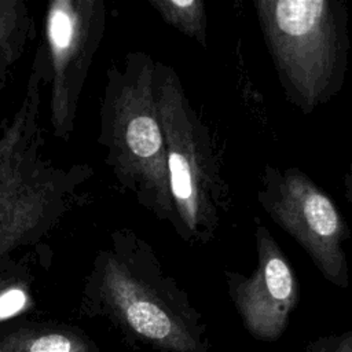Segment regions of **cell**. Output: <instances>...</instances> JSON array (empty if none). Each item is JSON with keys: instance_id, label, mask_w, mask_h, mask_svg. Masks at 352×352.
<instances>
[{"instance_id": "6da1fadb", "label": "cell", "mask_w": 352, "mask_h": 352, "mask_svg": "<svg viewBox=\"0 0 352 352\" xmlns=\"http://www.w3.org/2000/svg\"><path fill=\"white\" fill-rule=\"evenodd\" d=\"M47 85L41 43L23 95L0 126V275L23 270L25 257L89 199L94 169L88 164H59L47 150L41 125Z\"/></svg>"}, {"instance_id": "7a4b0ae2", "label": "cell", "mask_w": 352, "mask_h": 352, "mask_svg": "<svg viewBox=\"0 0 352 352\" xmlns=\"http://www.w3.org/2000/svg\"><path fill=\"white\" fill-rule=\"evenodd\" d=\"M81 311L160 352H209L206 324L153 246L128 228L110 234L85 276Z\"/></svg>"}, {"instance_id": "3957f363", "label": "cell", "mask_w": 352, "mask_h": 352, "mask_svg": "<svg viewBox=\"0 0 352 352\" xmlns=\"http://www.w3.org/2000/svg\"><path fill=\"white\" fill-rule=\"evenodd\" d=\"M154 74L155 60L143 51L128 52L121 63L107 67L98 143L118 186L176 231Z\"/></svg>"}, {"instance_id": "277c9868", "label": "cell", "mask_w": 352, "mask_h": 352, "mask_svg": "<svg viewBox=\"0 0 352 352\" xmlns=\"http://www.w3.org/2000/svg\"><path fill=\"white\" fill-rule=\"evenodd\" d=\"M254 11L289 103L308 116L342 89L348 72L344 0H254Z\"/></svg>"}, {"instance_id": "5b68a950", "label": "cell", "mask_w": 352, "mask_h": 352, "mask_svg": "<svg viewBox=\"0 0 352 352\" xmlns=\"http://www.w3.org/2000/svg\"><path fill=\"white\" fill-rule=\"evenodd\" d=\"M154 92L177 219L176 234L190 245H209L230 204L214 143L170 65L155 62Z\"/></svg>"}, {"instance_id": "8992f818", "label": "cell", "mask_w": 352, "mask_h": 352, "mask_svg": "<svg viewBox=\"0 0 352 352\" xmlns=\"http://www.w3.org/2000/svg\"><path fill=\"white\" fill-rule=\"evenodd\" d=\"M257 201L271 220L308 254L331 285L349 286L345 242L351 228L331 198L301 169L264 165Z\"/></svg>"}, {"instance_id": "52a82bcc", "label": "cell", "mask_w": 352, "mask_h": 352, "mask_svg": "<svg viewBox=\"0 0 352 352\" xmlns=\"http://www.w3.org/2000/svg\"><path fill=\"white\" fill-rule=\"evenodd\" d=\"M103 0H52L44 18L50 124L67 142L74 132L80 96L106 29Z\"/></svg>"}, {"instance_id": "ba28073f", "label": "cell", "mask_w": 352, "mask_h": 352, "mask_svg": "<svg viewBox=\"0 0 352 352\" xmlns=\"http://www.w3.org/2000/svg\"><path fill=\"white\" fill-rule=\"evenodd\" d=\"M257 264L249 275L226 270L228 296L252 337L278 340L298 301L293 267L270 230L256 219Z\"/></svg>"}, {"instance_id": "9c48e42d", "label": "cell", "mask_w": 352, "mask_h": 352, "mask_svg": "<svg viewBox=\"0 0 352 352\" xmlns=\"http://www.w3.org/2000/svg\"><path fill=\"white\" fill-rule=\"evenodd\" d=\"M0 352H100V348L74 324L14 319L0 324Z\"/></svg>"}, {"instance_id": "30bf717a", "label": "cell", "mask_w": 352, "mask_h": 352, "mask_svg": "<svg viewBox=\"0 0 352 352\" xmlns=\"http://www.w3.org/2000/svg\"><path fill=\"white\" fill-rule=\"evenodd\" d=\"M34 19L23 0H0V91L34 38Z\"/></svg>"}, {"instance_id": "8fae6325", "label": "cell", "mask_w": 352, "mask_h": 352, "mask_svg": "<svg viewBox=\"0 0 352 352\" xmlns=\"http://www.w3.org/2000/svg\"><path fill=\"white\" fill-rule=\"evenodd\" d=\"M162 21L206 47L208 16L202 0H148Z\"/></svg>"}, {"instance_id": "7c38bea8", "label": "cell", "mask_w": 352, "mask_h": 352, "mask_svg": "<svg viewBox=\"0 0 352 352\" xmlns=\"http://www.w3.org/2000/svg\"><path fill=\"white\" fill-rule=\"evenodd\" d=\"M34 307L29 280L23 274L15 276L8 285L0 289V324L18 319L19 315Z\"/></svg>"}, {"instance_id": "4fadbf2b", "label": "cell", "mask_w": 352, "mask_h": 352, "mask_svg": "<svg viewBox=\"0 0 352 352\" xmlns=\"http://www.w3.org/2000/svg\"><path fill=\"white\" fill-rule=\"evenodd\" d=\"M304 352H352V327L338 334L320 336L309 341Z\"/></svg>"}, {"instance_id": "5bb4252c", "label": "cell", "mask_w": 352, "mask_h": 352, "mask_svg": "<svg viewBox=\"0 0 352 352\" xmlns=\"http://www.w3.org/2000/svg\"><path fill=\"white\" fill-rule=\"evenodd\" d=\"M344 197L346 202L352 205V158L349 162V168L344 176Z\"/></svg>"}, {"instance_id": "9a60e30c", "label": "cell", "mask_w": 352, "mask_h": 352, "mask_svg": "<svg viewBox=\"0 0 352 352\" xmlns=\"http://www.w3.org/2000/svg\"><path fill=\"white\" fill-rule=\"evenodd\" d=\"M19 274H23V270L15 271V272H10V274H6V275H0V289H3L6 285H8Z\"/></svg>"}]
</instances>
